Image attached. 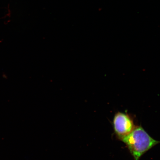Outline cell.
Instances as JSON below:
<instances>
[{
	"instance_id": "1",
	"label": "cell",
	"mask_w": 160,
	"mask_h": 160,
	"mask_svg": "<svg viewBox=\"0 0 160 160\" xmlns=\"http://www.w3.org/2000/svg\"><path fill=\"white\" fill-rule=\"evenodd\" d=\"M121 141L127 146L134 160H139L142 156L160 143L151 137L141 125L136 126L131 132Z\"/></svg>"
},
{
	"instance_id": "2",
	"label": "cell",
	"mask_w": 160,
	"mask_h": 160,
	"mask_svg": "<svg viewBox=\"0 0 160 160\" xmlns=\"http://www.w3.org/2000/svg\"><path fill=\"white\" fill-rule=\"evenodd\" d=\"M136 126L133 118L127 113L118 112L113 117L114 131L116 137L120 141L129 135Z\"/></svg>"
}]
</instances>
